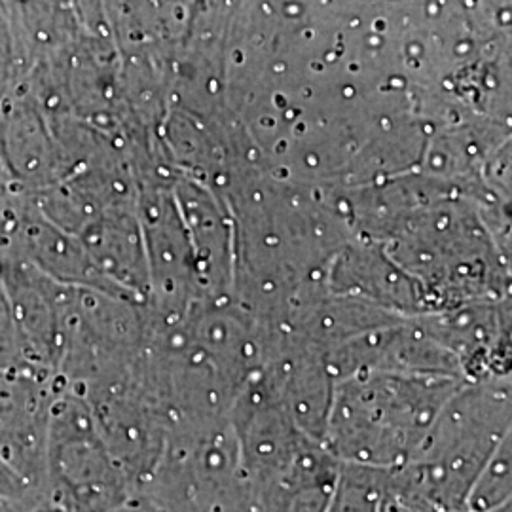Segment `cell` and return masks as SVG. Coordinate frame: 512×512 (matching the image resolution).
Listing matches in <instances>:
<instances>
[{
  "label": "cell",
  "mask_w": 512,
  "mask_h": 512,
  "mask_svg": "<svg viewBox=\"0 0 512 512\" xmlns=\"http://www.w3.org/2000/svg\"><path fill=\"white\" fill-rule=\"evenodd\" d=\"M4 262L0 258V368H21L31 366L19 338L18 325L12 313L8 293L2 279Z\"/></svg>",
  "instance_id": "cell-8"
},
{
  "label": "cell",
  "mask_w": 512,
  "mask_h": 512,
  "mask_svg": "<svg viewBox=\"0 0 512 512\" xmlns=\"http://www.w3.org/2000/svg\"><path fill=\"white\" fill-rule=\"evenodd\" d=\"M131 494L86 399L65 385L52 404L42 495L73 512H107Z\"/></svg>",
  "instance_id": "cell-3"
},
{
  "label": "cell",
  "mask_w": 512,
  "mask_h": 512,
  "mask_svg": "<svg viewBox=\"0 0 512 512\" xmlns=\"http://www.w3.org/2000/svg\"><path fill=\"white\" fill-rule=\"evenodd\" d=\"M2 279L29 365L55 372L65 349L69 287L19 258H2Z\"/></svg>",
  "instance_id": "cell-6"
},
{
  "label": "cell",
  "mask_w": 512,
  "mask_h": 512,
  "mask_svg": "<svg viewBox=\"0 0 512 512\" xmlns=\"http://www.w3.org/2000/svg\"><path fill=\"white\" fill-rule=\"evenodd\" d=\"M25 512H73L71 509H67V507H63V505H59V503H55L52 501L50 497H46V495H40L37 499H33L29 505H27V509Z\"/></svg>",
  "instance_id": "cell-11"
},
{
  "label": "cell",
  "mask_w": 512,
  "mask_h": 512,
  "mask_svg": "<svg viewBox=\"0 0 512 512\" xmlns=\"http://www.w3.org/2000/svg\"><path fill=\"white\" fill-rule=\"evenodd\" d=\"M511 435L509 391L492 385L456 389L433 423L418 456L404 467L439 512H463L476 476Z\"/></svg>",
  "instance_id": "cell-2"
},
{
  "label": "cell",
  "mask_w": 512,
  "mask_h": 512,
  "mask_svg": "<svg viewBox=\"0 0 512 512\" xmlns=\"http://www.w3.org/2000/svg\"><path fill=\"white\" fill-rule=\"evenodd\" d=\"M0 167L23 192L59 183L69 171L48 114L23 84L0 107Z\"/></svg>",
  "instance_id": "cell-5"
},
{
  "label": "cell",
  "mask_w": 512,
  "mask_h": 512,
  "mask_svg": "<svg viewBox=\"0 0 512 512\" xmlns=\"http://www.w3.org/2000/svg\"><path fill=\"white\" fill-rule=\"evenodd\" d=\"M458 389L446 376L361 374L332 391L321 444L340 465L372 471L408 467L440 408Z\"/></svg>",
  "instance_id": "cell-1"
},
{
  "label": "cell",
  "mask_w": 512,
  "mask_h": 512,
  "mask_svg": "<svg viewBox=\"0 0 512 512\" xmlns=\"http://www.w3.org/2000/svg\"><path fill=\"white\" fill-rule=\"evenodd\" d=\"M107 512H164L162 507L152 501L148 495L141 494V492H135V494L129 495L126 501H122L120 505H116L114 509H110Z\"/></svg>",
  "instance_id": "cell-10"
},
{
  "label": "cell",
  "mask_w": 512,
  "mask_h": 512,
  "mask_svg": "<svg viewBox=\"0 0 512 512\" xmlns=\"http://www.w3.org/2000/svg\"><path fill=\"white\" fill-rule=\"evenodd\" d=\"M0 494L12 495L19 499H29V497L40 495L21 476L16 475L2 459H0Z\"/></svg>",
  "instance_id": "cell-9"
},
{
  "label": "cell",
  "mask_w": 512,
  "mask_h": 512,
  "mask_svg": "<svg viewBox=\"0 0 512 512\" xmlns=\"http://www.w3.org/2000/svg\"><path fill=\"white\" fill-rule=\"evenodd\" d=\"M40 497V495H38ZM37 499V497H29V499H19L12 495L0 494V512H25L27 505Z\"/></svg>",
  "instance_id": "cell-12"
},
{
  "label": "cell",
  "mask_w": 512,
  "mask_h": 512,
  "mask_svg": "<svg viewBox=\"0 0 512 512\" xmlns=\"http://www.w3.org/2000/svg\"><path fill=\"white\" fill-rule=\"evenodd\" d=\"M511 497V435L499 444L494 456L476 476L463 512H495L505 509Z\"/></svg>",
  "instance_id": "cell-7"
},
{
  "label": "cell",
  "mask_w": 512,
  "mask_h": 512,
  "mask_svg": "<svg viewBox=\"0 0 512 512\" xmlns=\"http://www.w3.org/2000/svg\"><path fill=\"white\" fill-rule=\"evenodd\" d=\"M65 385L37 366L0 368V459L40 495L52 404Z\"/></svg>",
  "instance_id": "cell-4"
}]
</instances>
